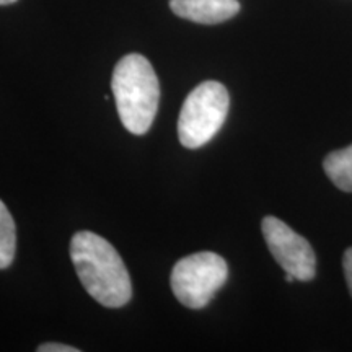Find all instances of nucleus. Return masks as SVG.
Masks as SVG:
<instances>
[{"instance_id": "0eeeda50", "label": "nucleus", "mask_w": 352, "mask_h": 352, "mask_svg": "<svg viewBox=\"0 0 352 352\" xmlns=\"http://www.w3.org/2000/svg\"><path fill=\"white\" fill-rule=\"evenodd\" d=\"M323 170L338 189L352 192V145L329 153L323 160Z\"/></svg>"}, {"instance_id": "9b49d317", "label": "nucleus", "mask_w": 352, "mask_h": 352, "mask_svg": "<svg viewBox=\"0 0 352 352\" xmlns=\"http://www.w3.org/2000/svg\"><path fill=\"white\" fill-rule=\"evenodd\" d=\"M16 0H0V6H10V3H15Z\"/></svg>"}, {"instance_id": "1a4fd4ad", "label": "nucleus", "mask_w": 352, "mask_h": 352, "mask_svg": "<svg viewBox=\"0 0 352 352\" xmlns=\"http://www.w3.org/2000/svg\"><path fill=\"white\" fill-rule=\"evenodd\" d=\"M342 267H344V276H346V284L352 296V248H347L342 256Z\"/></svg>"}, {"instance_id": "423d86ee", "label": "nucleus", "mask_w": 352, "mask_h": 352, "mask_svg": "<svg viewBox=\"0 0 352 352\" xmlns=\"http://www.w3.org/2000/svg\"><path fill=\"white\" fill-rule=\"evenodd\" d=\"M170 8L179 19L201 25H217L240 12L239 0H170Z\"/></svg>"}, {"instance_id": "f03ea898", "label": "nucleus", "mask_w": 352, "mask_h": 352, "mask_svg": "<svg viewBox=\"0 0 352 352\" xmlns=\"http://www.w3.org/2000/svg\"><path fill=\"white\" fill-rule=\"evenodd\" d=\"M111 90L122 126L131 134L148 132L160 103V82L148 59L142 54H127L116 64Z\"/></svg>"}, {"instance_id": "f257e3e1", "label": "nucleus", "mask_w": 352, "mask_h": 352, "mask_svg": "<svg viewBox=\"0 0 352 352\" xmlns=\"http://www.w3.org/2000/svg\"><path fill=\"white\" fill-rule=\"evenodd\" d=\"M70 259L83 289L108 308L124 307L132 297L129 272L116 248L94 232H77L70 241Z\"/></svg>"}, {"instance_id": "6e6552de", "label": "nucleus", "mask_w": 352, "mask_h": 352, "mask_svg": "<svg viewBox=\"0 0 352 352\" xmlns=\"http://www.w3.org/2000/svg\"><path fill=\"white\" fill-rule=\"evenodd\" d=\"M16 252V227L10 210L0 201V270H7Z\"/></svg>"}, {"instance_id": "9d476101", "label": "nucleus", "mask_w": 352, "mask_h": 352, "mask_svg": "<svg viewBox=\"0 0 352 352\" xmlns=\"http://www.w3.org/2000/svg\"><path fill=\"white\" fill-rule=\"evenodd\" d=\"M80 349L74 346L67 344H59V342H46L38 347V352H78Z\"/></svg>"}, {"instance_id": "7ed1b4c3", "label": "nucleus", "mask_w": 352, "mask_h": 352, "mask_svg": "<svg viewBox=\"0 0 352 352\" xmlns=\"http://www.w3.org/2000/svg\"><path fill=\"white\" fill-rule=\"evenodd\" d=\"M230 108V96L220 82L197 85L184 100L178 118V138L183 147L199 148L222 129Z\"/></svg>"}, {"instance_id": "39448f33", "label": "nucleus", "mask_w": 352, "mask_h": 352, "mask_svg": "<svg viewBox=\"0 0 352 352\" xmlns=\"http://www.w3.org/2000/svg\"><path fill=\"white\" fill-rule=\"evenodd\" d=\"M261 230L267 248L285 274H292L302 283L314 279L316 274V256L307 239L274 215L263 219Z\"/></svg>"}, {"instance_id": "20e7f679", "label": "nucleus", "mask_w": 352, "mask_h": 352, "mask_svg": "<svg viewBox=\"0 0 352 352\" xmlns=\"http://www.w3.org/2000/svg\"><path fill=\"white\" fill-rule=\"evenodd\" d=\"M228 279L227 261L220 254L201 252L179 259L171 271V290L184 307H208Z\"/></svg>"}]
</instances>
